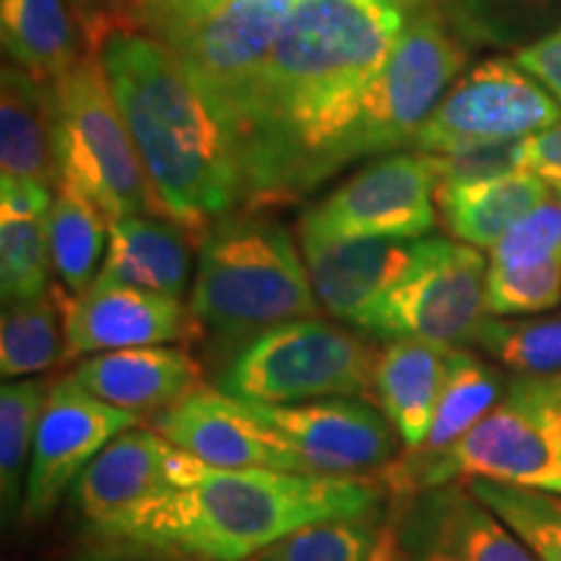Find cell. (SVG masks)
Instances as JSON below:
<instances>
[{"label": "cell", "mask_w": 561, "mask_h": 561, "mask_svg": "<svg viewBox=\"0 0 561 561\" xmlns=\"http://www.w3.org/2000/svg\"><path fill=\"white\" fill-rule=\"evenodd\" d=\"M382 538L371 517H331L289 533L250 561H375Z\"/></svg>", "instance_id": "cell-32"}, {"label": "cell", "mask_w": 561, "mask_h": 561, "mask_svg": "<svg viewBox=\"0 0 561 561\" xmlns=\"http://www.w3.org/2000/svg\"><path fill=\"white\" fill-rule=\"evenodd\" d=\"M153 430L182 453L214 468H273L310 473L284 439L265 430L242 401L198 388L185 401L153 416Z\"/></svg>", "instance_id": "cell-18"}, {"label": "cell", "mask_w": 561, "mask_h": 561, "mask_svg": "<svg viewBox=\"0 0 561 561\" xmlns=\"http://www.w3.org/2000/svg\"><path fill=\"white\" fill-rule=\"evenodd\" d=\"M0 37L13 66L45 83L83 58L68 0H0Z\"/></svg>", "instance_id": "cell-25"}, {"label": "cell", "mask_w": 561, "mask_h": 561, "mask_svg": "<svg viewBox=\"0 0 561 561\" xmlns=\"http://www.w3.org/2000/svg\"><path fill=\"white\" fill-rule=\"evenodd\" d=\"M375 561H401V559L396 557V551H392L390 546H388V541H385V538H382V546H380V551H377Z\"/></svg>", "instance_id": "cell-45"}, {"label": "cell", "mask_w": 561, "mask_h": 561, "mask_svg": "<svg viewBox=\"0 0 561 561\" xmlns=\"http://www.w3.org/2000/svg\"><path fill=\"white\" fill-rule=\"evenodd\" d=\"M198 328L193 312L178 297L91 284L83 294L62 301V356L102 351L170 346L191 339Z\"/></svg>", "instance_id": "cell-17"}, {"label": "cell", "mask_w": 561, "mask_h": 561, "mask_svg": "<svg viewBox=\"0 0 561 561\" xmlns=\"http://www.w3.org/2000/svg\"><path fill=\"white\" fill-rule=\"evenodd\" d=\"M45 219H0V291L5 305L47 297L53 255Z\"/></svg>", "instance_id": "cell-33"}, {"label": "cell", "mask_w": 561, "mask_h": 561, "mask_svg": "<svg viewBox=\"0 0 561 561\" xmlns=\"http://www.w3.org/2000/svg\"><path fill=\"white\" fill-rule=\"evenodd\" d=\"M265 430L289 445L310 473L364 479L396 458V430L388 416L364 398L268 405L242 401Z\"/></svg>", "instance_id": "cell-13"}, {"label": "cell", "mask_w": 561, "mask_h": 561, "mask_svg": "<svg viewBox=\"0 0 561 561\" xmlns=\"http://www.w3.org/2000/svg\"><path fill=\"white\" fill-rule=\"evenodd\" d=\"M561 121V104L510 60H486L468 70L426 117L411 146L445 153L483 144L523 140Z\"/></svg>", "instance_id": "cell-10"}, {"label": "cell", "mask_w": 561, "mask_h": 561, "mask_svg": "<svg viewBox=\"0 0 561 561\" xmlns=\"http://www.w3.org/2000/svg\"><path fill=\"white\" fill-rule=\"evenodd\" d=\"M227 3H231V0H219V9H221V5H227Z\"/></svg>", "instance_id": "cell-46"}, {"label": "cell", "mask_w": 561, "mask_h": 561, "mask_svg": "<svg viewBox=\"0 0 561 561\" xmlns=\"http://www.w3.org/2000/svg\"><path fill=\"white\" fill-rule=\"evenodd\" d=\"M53 385L45 377L11 380L0 390V494L5 517L24 504L30 453Z\"/></svg>", "instance_id": "cell-28"}, {"label": "cell", "mask_w": 561, "mask_h": 561, "mask_svg": "<svg viewBox=\"0 0 561 561\" xmlns=\"http://www.w3.org/2000/svg\"><path fill=\"white\" fill-rule=\"evenodd\" d=\"M0 170L3 178L60 187L55 87L3 66L0 83Z\"/></svg>", "instance_id": "cell-21"}, {"label": "cell", "mask_w": 561, "mask_h": 561, "mask_svg": "<svg viewBox=\"0 0 561 561\" xmlns=\"http://www.w3.org/2000/svg\"><path fill=\"white\" fill-rule=\"evenodd\" d=\"M515 60L533 79L541 81L551 91L553 100L561 104V30L523 47Z\"/></svg>", "instance_id": "cell-41"}, {"label": "cell", "mask_w": 561, "mask_h": 561, "mask_svg": "<svg viewBox=\"0 0 561 561\" xmlns=\"http://www.w3.org/2000/svg\"><path fill=\"white\" fill-rule=\"evenodd\" d=\"M367 343L318 318L284 322L257 335L216 377L237 401L289 405L322 398H362L375 385Z\"/></svg>", "instance_id": "cell-7"}, {"label": "cell", "mask_w": 561, "mask_h": 561, "mask_svg": "<svg viewBox=\"0 0 561 561\" xmlns=\"http://www.w3.org/2000/svg\"><path fill=\"white\" fill-rule=\"evenodd\" d=\"M502 377L494 367H489L468 348H450L432 430L416 450H405L403 458L426 462L453 450L502 401Z\"/></svg>", "instance_id": "cell-26"}, {"label": "cell", "mask_w": 561, "mask_h": 561, "mask_svg": "<svg viewBox=\"0 0 561 561\" xmlns=\"http://www.w3.org/2000/svg\"><path fill=\"white\" fill-rule=\"evenodd\" d=\"M219 11V0H146V30L167 39Z\"/></svg>", "instance_id": "cell-38"}, {"label": "cell", "mask_w": 561, "mask_h": 561, "mask_svg": "<svg viewBox=\"0 0 561 561\" xmlns=\"http://www.w3.org/2000/svg\"><path fill=\"white\" fill-rule=\"evenodd\" d=\"M385 541L401 561H538L462 481L396 500Z\"/></svg>", "instance_id": "cell-15"}, {"label": "cell", "mask_w": 561, "mask_h": 561, "mask_svg": "<svg viewBox=\"0 0 561 561\" xmlns=\"http://www.w3.org/2000/svg\"><path fill=\"white\" fill-rule=\"evenodd\" d=\"M450 348L430 341H388L375 362L377 405L388 416L405 450H416L432 430Z\"/></svg>", "instance_id": "cell-22"}, {"label": "cell", "mask_w": 561, "mask_h": 561, "mask_svg": "<svg viewBox=\"0 0 561 561\" xmlns=\"http://www.w3.org/2000/svg\"><path fill=\"white\" fill-rule=\"evenodd\" d=\"M486 507L494 512L538 561H561V494L496 481H468Z\"/></svg>", "instance_id": "cell-31"}, {"label": "cell", "mask_w": 561, "mask_h": 561, "mask_svg": "<svg viewBox=\"0 0 561 561\" xmlns=\"http://www.w3.org/2000/svg\"><path fill=\"white\" fill-rule=\"evenodd\" d=\"M396 500L453 481H496L561 494V375L515 377L502 401L453 450L382 468Z\"/></svg>", "instance_id": "cell-5"}, {"label": "cell", "mask_w": 561, "mask_h": 561, "mask_svg": "<svg viewBox=\"0 0 561 561\" xmlns=\"http://www.w3.org/2000/svg\"><path fill=\"white\" fill-rule=\"evenodd\" d=\"M79 21L83 47L100 55L112 34H136L146 30V0H68Z\"/></svg>", "instance_id": "cell-37"}, {"label": "cell", "mask_w": 561, "mask_h": 561, "mask_svg": "<svg viewBox=\"0 0 561 561\" xmlns=\"http://www.w3.org/2000/svg\"><path fill=\"white\" fill-rule=\"evenodd\" d=\"M421 157L434 174V191L437 187L476 185V182L500 180L525 170V138L483 144L460 151L421 153Z\"/></svg>", "instance_id": "cell-35"}, {"label": "cell", "mask_w": 561, "mask_h": 561, "mask_svg": "<svg viewBox=\"0 0 561 561\" xmlns=\"http://www.w3.org/2000/svg\"><path fill=\"white\" fill-rule=\"evenodd\" d=\"M73 561H172L164 553L151 551V549H140V546H125L117 543L115 549H104V551H94L87 553V557H79Z\"/></svg>", "instance_id": "cell-42"}, {"label": "cell", "mask_w": 561, "mask_h": 561, "mask_svg": "<svg viewBox=\"0 0 561 561\" xmlns=\"http://www.w3.org/2000/svg\"><path fill=\"white\" fill-rule=\"evenodd\" d=\"M434 174L421 153L369 164L301 216V242L421 240L437 224Z\"/></svg>", "instance_id": "cell-12"}, {"label": "cell", "mask_w": 561, "mask_h": 561, "mask_svg": "<svg viewBox=\"0 0 561 561\" xmlns=\"http://www.w3.org/2000/svg\"><path fill=\"white\" fill-rule=\"evenodd\" d=\"M525 170L536 172L561 198V121L525 138Z\"/></svg>", "instance_id": "cell-40"}, {"label": "cell", "mask_w": 561, "mask_h": 561, "mask_svg": "<svg viewBox=\"0 0 561 561\" xmlns=\"http://www.w3.org/2000/svg\"><path fill=\"white\" fill-rule=\"evenodd\" d=\"M53 203L50 187L37 182L3 178L0 185V219H45Z\"/></svg>", "instance_id": "cell-39"}, {"label": "cell", "mask_w": 561, "mask_h": 561, "mask_svg": "<svg viewBox=\"0 0 561 561\" xmlns=\"http://www.w3.org/2000/svg\"><path fill=\"white\" fill-rule=\"evenodd\" d=\"M100 60L167 219L195 229L229 214L244 198L234 149L170 47L112 34Z\"/></svg>", "instance_id": "cell-3"}, {"label": "cell", "mask_w": 561, "mask_h": 561, "mask_svg": "<svg viewBox=\"0 0 561 561\" xmlns=\"http://www.w3.org/2000/svg\"><path fill=\"white\" fill-rule=\"evenodd\" d=\"M466 60V47L453 37L439 11L405 21L401 39L364 94L348 144L351 161L411 144Z\"/></svg>", "instance_id": "cell-9"}, {"label": "cell", "mask_w": 561, "mask_h": 561, "mask_svg": "<svg viewBox=\"0 0 561 561\" xmlns=\"http://www.w3.org/2000/svg\"><path fill=\"white\" fill-rule=\"evenodd\" d=\"M107 224V216L81 193L58 187L45 227L53 268L73 297L87 291L102 268L110 244Z\"/></svg>", "instance_id": "cell-27"}, {"label": "cell", "mask_w": 561, "mask_h": 561, "mask_svg": "<svg viewBox=\"0 0 561 561\" xmlns=\"http://www.w3.org/2000/svg\"><path fill=\"white\" fill-rule=\"evenodd\" d=\"M473 346L517 377H557L561 375V312L523 320L486 318Z\"/></svg>", "instance_id": "cell-30"}, {"label": "cell", "mask_w": 561, "mask_h": 561, "mask_svg": "<svg viewBox=\"0 0 561 561\" xmlns=\"http://www.w3.org/2000/svg\"><path fill=\"white\" fill-rule=\"evenodd\" d=\"M58 104L60 187L81 193L107 216H167L112 96L100 55L53 83Z\"/></svg>", "instance_id": "cell-6"}, {"label": "cell", "mask_w": 561, "mask_h": 561, "mask_svg": "<svg viewBox=\"0 0 561 561\" xmlns=\"http://www.w3.org/2000/svg\"><path fill=\"white\" fill-rule=\"evenodd\" d=\"M382 9L396 11L403 21H411L416 16H424V13L439 11V0H375Z\"/></svg>", "instance_id": "cell-44"}, {"label": "cell", "mask_w": 561, "mask_h": 561, "mask_svg": "<svg viewBox=\"0 0 561 561\" xmlns=\"http://www.w3.org/2000/svg\"><path fill=\"white\" fill-rule=\"evenodd\" d=\"M191 278V240L178 221L128 216L110 227L107 255L94 284L178 297Z\"/></svg>", "instance_id": "cell-23"}, {"label": "cell", "mask_w": 561, "mask_h": 561, "mask_svg": "<svg viewBox=\"0 0 561 561\" xmlns=\"http://www.w3.org/2000/svg\"><path fill=\"white\" fill-rule=\"evenodd\" d=\"M561 261V198L533 208L491 248L489 265H541Z\"/></svg>", "instance_id": "cell-36"}, {"label": "cell", "mask_w": 561, "mask_h": 561, "mask_svg": "<svg viewBox=\"0 0 561 561\" xmlns=\"http://www.w3.org/2000/svg\"><path fill=\"white\" fill-rule=\"evenodd\" d=\"M561 301V261L541 265H489L486 307L491 314H536Z\"/></svg>", "instance_id": "cell-34"}, {"label": "cell", "mask_w": 561, "mask_h": 561, "mask_svg": "<svg viewBox=\"0 0 561 561\" xmlns=\"http://www.w3.org/2000/svg\"><path fill=\"white\" fill-rule=\"evenodd\" d=\"M380 500V486L362 479L195 460L180 489L128 517L110 541L170 559L250 561L305 525L371 517Z\"/></svg>", "instance_id": "cell-2"}, {"label": "cell", "mask_w": 561, "mask_h": 561, "mask_svg": "<svg viewBox=\"0 0 561 561\" xmlns=\"http://www.w3.org/2000/svg\"><path fill=\"white\" fill-rule=\"evenodd\" d=\"M405 21L375 0H297L227 130L250 203L297 201L348 164L364 94Z\"/></svg>", "instance_id": "cell-1"}, {"label": "cell", "mask_w": 561, "mask_h": 561, "mask_svg": "<svg viewBox=\"0 0 561 561\" xmlns=\"http://www.w3.org/2000/svg\"><path fill=\"white\" fill-rule=\"evenodd\" d=\"M314 297L333 318L356 322L416 261L419 240L301 242Z\"/></svg>", "instance_id": "cell-19"}, {"label": "cell", "mask_w": 561, "mask_h": 561, "mask_svg": "<svg viewBox=\"0 0 561 561\" xmlns=\"http://www.w3.org/2000/svg\"><path fill=\"white\" fill-rule=\"evenodd\" d=\"M294 3L297 0H231L198 24L159 39L170 47L221 128L237 115L271 58Z\"/></svg>", "instance_id": "cell-11"}, {"label": "cell", "mask_w": 561, "mask_h": 561, "mask_svg": "<svg viewBox=\"0 0 561 561\" xmlns=\"http://www.w3.org/2000/svg\"><path fill=\"white\" fill-rule=\"evenodd\" d=\"M133 426H140V416L100 401L73 377L55 382L34 434L24 504H21L24 520H45L58 507L62 494L73 489L89 462Z\"/></svg>", "instance_id": "cell-14"}, {"label": "cell", "mask_w": 561, "mask_h": 561, "mask_svg": "<svg viewBox=\"0 0 561 561\" xmlns=\"http://www.w3.org/2000/svg\"><path fill=\"white\" fill-rule=\"evenodd\" d=\"M318 305L307 263L276 221L231 216L203 240L191 312L224 364L284 322L318 318Z\"/></svg>", "instance_id": "cell-4"}, {"label": "cell", "mask_w": 561, "mask_h": 561, "mask_svg": "<svg viewBox=\"0 0 561 561\" xmlns=\"http://www.w3.org/2000/svg\"><path fill=\"white\" fill-rule=\"evenodd\" d=\"M62 351L58 307L50 297L5 305L0 320V375L5 380L50 369Z\"/></svg>", "instance_id": "cell-29"}, {"label": "cell", "mask_w": 561, "mask_h": 561, "mask_svg": "<svg viewBox=\"0 0 561 561\" xmlns=\"http://www.w3.org/2000/svg\"><path fill=\"white\" fill-rule=\"evenodd\" d=\"M489 263L471 244L419 240L409 273L354 322L375 339L466 348L486 320Z\"/></svg>", "instance_id": "cell-8"}, {"label": "cell", "mask_w": 561, "mask_h": 561, "mask_svg": "<svg viewBox=\"0 0 561 561\" xmlns=\"http://www.w3.org/2000/svg\"><path fill=\"white\" fill-rule=\"evenodd\" d=\"M551 198V187L536 172L520 170L507 178L462 187H437L442 221L462 244L494 248L517 221Z\"/></svg>", "instance_id": "cell-24"}, {"label": "cell", "mask_w": 561, "mask_h": 561, "mask_svg": "<svg viewBox=\"0 0 561 561\" xmlns=\"http://www.w3.org/2000/svg\"><path fill=\"white\" fill-rule=\"evenodd\" d=\"M460 3L466 5V9L471 11L476 19L491 21L494 16H500V13H510V11H517V9H530L536 0H460Z\"/></svg>", "instance_id": "cell-43"}, {"label": "cell", "mask_w": 561, "mask_h": 561, "mask_svg": "<svg viewBox=\"0 0 561 561\" xmlns=\"http://www.w3.org/2000/svg\"><path fill=\"white\" fill-rule=\"evenodd\" d=\"M70 377L100 401L136 416H159L201 388L198 362L178 346L102 351Z\"/></svg>", "instance_id": "cell-20"}, {"label": "cell", "mask_w": 561, "mask_h": 561, "mask_svg": "<svg viewBox=\"0 0 561 561\" xmlns=\"http://www.w3.org/2000/svg\"><path fill=\"white\" fill-rule=\"evenodd\" d=\"M195 460L157 430L133 426L89 462L70 489V504L91 533L110 538L136 512L180 489Z\"/></svg>", "instance_id": "cell-16"}]
</instances>
